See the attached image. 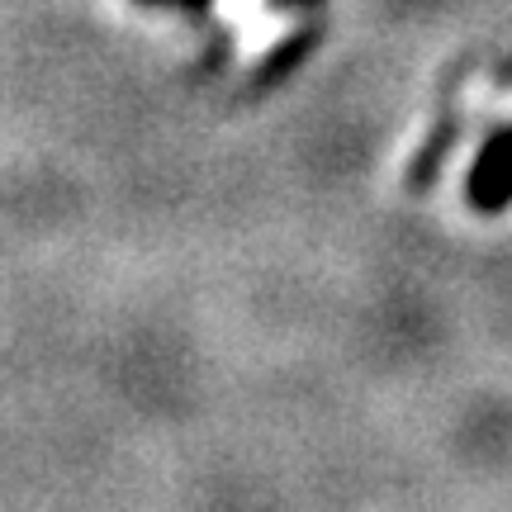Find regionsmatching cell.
Segmentation results:
<instances>
[{
  "mask_svg": "<svg viewBox=\"0 0 512 512\" xmlns=\"http://www.w3.org/2000/svg\"><path fill=\"white\" fill-rule=\"evenodd\" d=\"M465 195H470L479 214H503L512 204V124L498 128L494 138L479 147L470 181H465Z\"/></svg>",
  "mask_w": 512,
  "mask_h": 512,
  "instance_id": "obj_1",
  "label": "cell"
},
{
  "mask_svg": "<svg viewBox=\"0 0 512 512\" xmlns=\"http://www.w3.org/2000/svg\"><path fill=\"white\" fill-rule=\"evenodd\" d=\"M275 5H313V0H275Z\"/></svg>",
  "mask_w": 512,
  "mask_h": 512,
  "instance_id": "obj_2",
  "label": "cell"
},
{
  "mask_svg": "<svg viewBox=\"0 0 512 512\" xmlns=\"http://www.w3.org/2000/svg\"><path fill=\"white\" fill-rule=\"evenodd\" d=\"M190 5H204V0H190Z\"/></svg>",
  "mask_w": 512,
  "mask_h": 512,
  "instance_id": "obj_3",
  "label": "cell"
}]
</instances>
